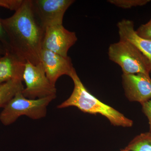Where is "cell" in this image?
Masks as SVG:
<instances>
[{"mask_svg":"<svg viewBox=\"0 0 151 151\" xmlns=\"http://www.w3.org/2000/svg\"><path fill=\"white\" fill-rule=\"evenodd\" d=\"M0 20L7 38L9 51L34 65L40 63L45 29L34 14L31 1L23 0L12 17Z\"/></svg>","mask_w":151,"mask_h":151,"instance_id":"obj_1","label":"cell"},{"mask_svg":"<svg viewBox=\"0 0 151 151\" xmlns=\"http://www.w3.org/2000/svg\"><path fill=\"white\" fill-rule=\"evenodd\" d=\"M69 77L72 79L74 84L73 92L67 100L57 106L58 108L75 107L84 113L102 115L114 126L132 127L133 124L132 120L90 94L81 82L76 70Z\"/></svg>","mask_w":151,"mask_h":151,"instance_id":"obj_2","label":"cell"},{"mask_svg":"<svg viewBox=\"0 0 151 151\" xmlns=\"http://www.w3.org/2000/svg\"><path fill=\"white\" fill-rule=\"evenodd\" d=\"M56 95L44 98L30 99L20 91L7 103L0 114V121L4 126L13 124L22 116L33 120H39L46 116L47 108Z\"/></svg>","mask_w":151,"mask_h":151,"instance_id":"obj_3","label":"cell"},{"mask_svg":"<svg viewBox=\"0 0 151 151\" xmlns=\"http://www.w3.org/2000/svg\"><path fill=\"white\" fill-rule=\"evenodd\" d=\"M109 59L121 67L124 74L142 73L150 75L148 60L133 43L120 39L112 44L108 50Z\"/></svg>","mask_w":151,"mask_h":151,"instance_id":"obj_4","label":"cell"},{"mask_svg":"<svg viewBox=\"0 0 151 151\" xmlns=\"http://www.w3.org/2000/svg\"><path fill=\"white\" fill-rule=\"evenodd\" d=\"M26 87L22 93L26 98L36 99L56 95L55 86L47 77L41 63L34 65L26 62L23 76Z\"/></svg>","mask_w":151,"mask_h":151,"instance_id":"obj_5","label":"cell"},{"mask_svg":"<svg viewBox=\"0 0 151 151\" xmlns=\"http://www.w3.org/2000/svg\"><path fill=\"white\" fill-rule=\"evenodd\" d=\"M34 14L39 23L47 27L63 24L65 12L73 0H31Z\"/></svg>","mask_w":151,"mask_h":151,"instance_id":"obj_6","label":"cell"},{"mask_svg":"<svg viewBox=\"0 0 151 151\" xmlns=\"http://www.w3.org/2000/svg\"><path fill=\"white\" fill-rule=\"evenodd\" d=\"M77 41L75 32L66 29L63 24L57 25L45 29L42 47V49L67 57L69 49Z\"/></svg>","mask_w":151,"mask_h":151,"instance_id":"obj_7","label":"cell"},{"mask_svg":"<svg viewBox=\"0 0 151 151\" xmlns=\"http://www.w3.org/2000/svg\"><path fill=\"white\" fill-rule=\"evenodd\" d=\"M40 62L47 77L54 86L60 77L63 75L70 76L75 70L69 57L62 56L46 50H42Z\"/></svg>","mask_w":151,"mask_h":151,"instance_id":"obj_8","label":"cell"},{"mask_svg":"<svg viewBox=\"0 0 151 151\" xmlns=\"http://www.w3.org/2000/svg\"><path fill=\"white\" fill-rule=\"evenodd\" d=\"M122 82L125 94L130 101L141 104L151 99V78L145 73H123Z\"/></svg>","mask_w":151,"mask_h":151,"instance_id":"obj_9","label":"cell"},{"mask_svg":"<svg viewBox=\"0 0 151 151\" xmlns=\"http://www.w3.org/2000/svg\"><path fill=\"white\" fill-rule=\"evenodd\" d=\"M26 62L11 51L0 58V84L13 80L23 81Z\"/></svg>","mask_w":151,"mask_h":151,"instance_id":"obj_10","label":"cell"},{"mask_svg":"<svg viewBox=\"0 0 151 151\" xmlns=\"http://www.w3.org/2000/svg\"><path fill=\"white\" fill-rule=\"evenodd\" d=\"M120 39L125 40L135 45L146 57L150 64V75L151 76V40L139 37L134 29L133 22L129 20L123 19L118 22Z\"/></svg>","mask_w":151,"mask_h":151,"instance_id":"obj_11","label":"cell"},{"mask_svg":"<svg viewBox=\"0 0 151 151\" xmlns=\"http://www.w3.org/2000/svg\"><path fill=\"white\" fill-rule=\"evenodd\" d=\"M22 81L13 80L4 83L0 88V108H4L17 92L24 89Z\"/></svg>","mask_w":151,"mask_h":151,"instance_id":"obj_12","label":"cell"},{"mask_svg":"<svg viewBox=\"0 0 151 151\" xmlns=\"http://www.w3.org/2000/svg\"><path fill=\"white\" fill-rule=\"evenodd\" d=\"M125 148L130 151H151V132L138 135Z\"/></svg>","mask_w":151,"mask_h":151,"instance_id":"obj_13","label":"cell"},{"mask_svg":"<svg viewBox=\"0 0 151 151\" xmlns=\"http://www.w3.org/2000/svg\"><path fill=\"white\" fill-rule=\"evenodd\" d=\"M23 0H0V7H3L11 10L16 11L19 7ZM0 41L5 47L7 51H9V46L7 38L3 29L0 20Z\"/></svg>","mask_w":151,"mask_h":151,"instance_id":"obj_14","label":"cell"},{"mask_svg":"<svg viewBox=\"0 0 151 151\" xmlns=\"http://www.w3.org/2000/svg\"><path fill=\"white\" fill-rule=\"evenodd\" d=\"M150 0H109L108 2L124 9H130L134 7L142 6L150 2Z\"/></svg>","mask_w":151,"mask_h":151,"instance_id":"obj_15","label":"cell"},{"mask_svg":"<svg viewBox=\"0 0 151 151\" xmlns=\"http://www.w3.org/2000/svg\"><path fill=\"white\" fill-rule=\"evenodd\" d=\"M136 32L142 38L151 40V18L147 23L141 25L138 29L136 30Z\"/></svg>","mask_w":151,"mask_h":151,"instance_id":"obj_16","label":"cell"},{"mask_svg":"<svg viewBox=\"0 0 151 151\" xmlns=\"http://www.w3.org/2000/svg\"><path fill=\"white\" fill-rule=\"evenodd\" d=\"M142 105L143 112L148 119L150 132H151V99L143 103Z\"/></svg>","mask_w":151,"mask_h":151,"instance_id":"obj_17","label":"cell"},{"mask_svg":"<svg viewBox=\"0 0 151 151\" xmlns=\"http://www.w3.org/2000/svg\"><path fill=\"white\" fill-rule=\"evenodd\" d=\"M7 50L5 47L4 45L2 42L0 41V57L4 56L6 53Z\"/></svg>","mask_w":151,"mask_h":151,"instance_id":"obj_18","label":"cell"},{"mask_svg":"<svg viewBox=\"0 0 151 151\" xmlns=\"http://www.w3.org/2000/svg\"><path fill=\"white\" fill-rule=\"evenodd\" d=\"M121 151H129V150H127V149L125 148L124 149H123V150H121Z\"/></svg>","mask_w":151,"mask_h":151,"instance_id":"obj_19","label":"cell"},{"mask_svg":"<svg viewBox=\"0 0 151 151\" xmlns=\"http://www.w3.org/2000/svg\"><path fill=\"white\" fill-rule=\"evenodd\" d=\"M2 84H0V88H1V87L2 85Z\"/></svg>","mask_w":151,"mask_h":151,"instance_id":"obj_20","label":"cell"},{"mask_svg":"<svg viewBox=\"0 0 151 151\" xmlns=\"http://www.w3.org/2000/svg\"><path fill=\"white\" fill-rule=\"evenodd\" d=\"M1 58V57H0V58Z\"/></svg>","mask_w":151,"mask_h":151,"instance_id":"obj_21","label":"cell"}]
</instances>
